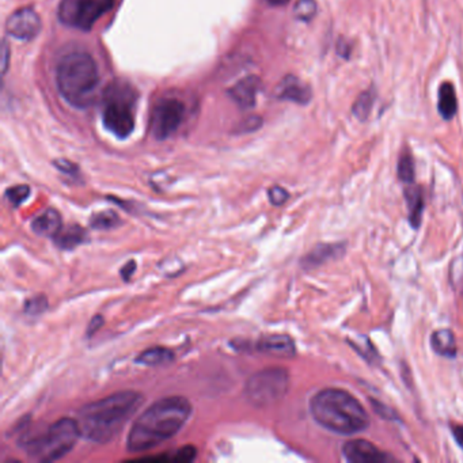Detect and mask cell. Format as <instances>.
<instances>
[{
    "mask_svg": "<svg viewBox=\"0 0 463 463\" xmlns=\"http://www.w3.org/2000/svg\"><path fill=\"white\" fill-rule=\"evenodd\" d=\"M257 349L266 355L279 357H292L296 353L294 340L287 334L265 336L257 342Z\"/></svg>",
    "mask_w": 463,
    "mask_h": 463,
    "instance_id": "4fadbf2b",
    "label": "cell"
},
{
    "mask_svg": "<svg viewBox=\"0 0 463 463\" xmlns=\"http://www.w3.org/2000/svg\"><path fill=\"white\" fill-rule=\"evenodd\" d=\"M63 228L61 216L56 209L49 208L31 221V229L39 237H55Z\"/></svg>",
    "mask_w": 463,
    "mask_h": 463,
    "instance_id": "9a60e30c",
    "label": "cell"
},
{
    "mask_svg": "<svg viewBox=\"0 0 463 463\" xmlns=\"http://www.w3.org/2000/svg\"><path fill=\"white\" fill-rule=\"evenodd\" d=\"M7 59H9V53H7V43L5 42V47H3V71L6 72V68H7Z\"/></svg>",
    "mask_w": 463,
    "mask_h": 463,
    "instance_id": "e575fe53",
    "label": "cell"
},
{
    "mask_svg": "<svg viewBox=\"0 0 463 463\" xmlns=\"http://www.w3.org/2000/svg\"><path fill=\"white\" fill-rule=\"evenodd\" d=\"M30 196V188L27 185H15L6 191V197L13 207H19L25 203Z\"/></svg>",
    "mask_w": 463,
    "mask_h": 463,
    "instance_id": "484cf974",
    "label": "cell"
},
{
    "mask_svg": "<svg viewBox=\"0 0 463 463\" xmlns=\"http://www.w3.org/2000/svg\"><path fill=\"white\" fill-rule=\"evenodd\" d=\"M79 436L82 435L78 421L60 419L49 425L42 433L21 439V442L29 456L41 462H53L68 454L75 447Z\"/></svg>",
    "mask_w": 463,
    "mask_h": 463,
    "instance_id": "5b68a950",
    "label": "cell"
},
{
    "mask_svg": "<svg viewBox=\"0 0 463 463\" xmlns=\"http://www.w3.org/2000/svg\"><path fill=\"white\" fill-rule=\"evenodd\" d=\"M41 18L33 7H23L11 14L6 23V31L19 41H30L39 34Z\"/></svg>",
    "mask_w": 463,
    "mask_h": 463,
    "instance_id": "30bf717a",
    "label": "cell"
},
{
    "mask_svg": "<svg viewBox=\"0 0 463 463\" xmlns=\"http://www.w3.org/2000/svg\"><path fill=\"white\" fill-rule=\"evenodd\" d=\"M431 345L433 351L440 356L454 357L456 355V342L454 333L450 329L436 330L431 337Z\"/></svg>",
    "mask_w": 463,
    "mask_h": 463,
    "instance_id": "d6986e66",
    "label": "cell"
},
{
    "mask_svg": "<svg viewBox=\"0 0 463 463\" xmlns=\"http://www.w3.org/2000/svg\"><path fill=\"white\" fill-rule=\"evenodd\" d=\"M374 101H375V91H374V88H369V90L361 92L359 96V98H357L355 104H353V106H352V113H353V116H355L357 120H360V121L367 120L368 116H369V113L373 110Z\"/></svg>",
    "mask_w": 463,
    "mask_h": 463,
    "instance_id": "7402d4cb",
    "label": "cell"
},
{
    "mask_svg": "<svg viewBox=\"0 0 463 463\" xmlns=\"http://www.w3.org/2000/svg\"><path fill=\"white\" fill-rule=\"evenodd\" d=\"M452 435L459 446L463 448V425H452Z\"/></svg>",
    "mask_w": 463,
    "mask_h": 463,
    "instance_id": "836d02e7",
    "label": "cell"
},
{
    "mask_svg": "<svg viewBox=\"0 0 463 463\" xmlns=\"http://www.w3.org/2000/svg\"><path fill=\"white\" fill-rule=\"evenodd\" d=\"M407 209H409V220L413 227H419L421 221V213L424 209V197L419 188H409L405 192Z\"/></svg>",
    "mask_w": 463,
    "mask_h": 463,
    "instance_id": "44dd1931",
    "label": "cell"
},
{
    "mask_svg": "<svg viewBox=\"0 0 463 463\" xmlns=\"http://www.w3.org/2000/svg\"><path fill=\"white\" fill-rule=\"evenodd\" d=\"M120 216L114 211H101L90 217V225L94 229H112L120 224Z\"/></svg>",
    "mask_w": 463,
    "mask_h": 463,
    "instance_id": "603a6c76",
    "label": "cell"
},
{
    "mask_svg": "<svg viewBox=\"0 0 463 463\" xmlns=\"http://www.w3.org/2000/svg\"><path fill=\"white\" fill-rule=\"evenodd\" d=\"M262 83L256 75L246 76L228 90V96L242 109H250L256 105L257 94L260 92Z\"/></svg>",
    "mask_w": 463,
    "mask_h": 463,
    "instance_id": "7c38bea8",
    "label": "cell"
},
{
    "mask_svg": "<svg viewBox=\"0 0 463 463\" xmlns=\"http://www.w3.org/2000/svg\"><path fill=\"white\" fill-rule=\"evenodd\" d=\"M102 325H104V318H102L101 315L94 316V318L91 319L88 328H87V336H88V337L94 336V334H96L97 332L102 328Z\"/></svg>",
    "mask_w": 463,
    "mask_h": 463,
    "instance_id": "4dcf8cb0",
    "label": "cell"
},
{
    "mask_svg": "<svg viewBox=\"0 0 463 463\" xmlns=\"http://www.w3.org/2000/svg\"><path fill=\"white\" fill-rule=\"evenodd\" d=\"M310 411L320 427L338 435L359 433L369 425V415L363 405L341 389L320 390L311 398Z\"/></svg>",
    "mask_w": 463,
    "mask_h": 463,
    "instance_id": "3957f363",
    "label": "cell"
},
{
    "mask_svg": "<svg viewBox=\"0 0 463 463\" xmlns=\"http://www.w3.org/2000/svg\"><path fill=\"white\" fill-rule=\"evenodd\" d=\"M47 308H48V299L45 298L43 295H37V296H33V298L26 300L25 314L30 316L41 315L42 312H45Z\"/></svg>",
    "mask_w": 463,
    "mask_h": 463,
    "instance_id": "4316f807",
    "label": "cell"
},
{
    "mask_svg": "<svg viewBox=\"0 0 463 463\" xmlns=\"http://www.w3.org/2000/svg\"><path fill=\"white\" fill-rule=\"evenodd\" d=\"M174 360V353L167 348L163 346H154L150 349H146L136 357V363L148 365V367H158V365H166Z\"/></svg>",
    "mask_w": 463,
    "mask_h": 463,
    "instance_id": "ffe728a7",
    "label": "cell"
},
{
    "mask_svg": "<svg viewBox=\"0 0 463 463\" xmlns=\"http://www.w3.org/2000/svg\"><path fill=\"white\" fill-rule=\"evenodd\" d=\"M113 6L114 0H64L60 7V18L67 25L87 31Z\"/></svg>",
    "mask_w": 463,
    "mask_h": 463,
    "instance_id": "ba28073f",
    "label": "cell"
},
{
    "mask_svg": "<svg viewBox=\"0 0 463 463\" xmlns=\"http://www.w3.org/2000/svg\"><path fill=\"white\" fill-rule=\"evenodd\" d=\"M56 83L68 104L75 108L90 106L100 84V74L96 60L87 52H71L57 64Z\"/></svg>",
    "mask_w": 463,
    "mask_h": 463,
    "instance_id": "277c9868",
    "label": "cell"
},
{
    "mask_svg": "<svg viewBox=\"0 0 463 463\" xmlns=\"http://www.w3.org/2000/svg\"><path fill=\"white\" fill-rule=\"evenodd\" d=\"M53 241L57 247L63 250H71L87 241L86 229L78 224H71L65 228H61L55 237Z\"/></svg>",
    "mask_w": 463,
    "mask_h": 463,
    "instance_id": "2e32d148",
    "label": "cell"
},
{
    "mask_svg": "<svg viewBox=\"0 0 463 463\" xmlns=\"http://www.w3.org/2000/svg\"><path fill=\"white\" fill-rule=\"evenodd\" d=\"M266 2H268L269 5H272V6H284V5H287L290 0H266Z\"/></svg>",
    "mask_w": 463,
    "mask_h": 463,
    "instance_id": "d590c367",
    "label": "cell"
},
{
    "mask_svg": "<svg viewBox=\"0 0 463 463\" xmlns=\"http://www.w3.org/2000/svg\"><path fill=\"white\" fill-rule=\"evenodd\" d=\"M133 90L126 84L116 83L105 92L102 118L109 132L117 137H128L134 128Z\"/></svg>",
    "mask_w": 463,
    "mask_h": 463,
    "instance_id": "8992f818",
    "label": "cell"
},
{
    "mask_svg": "<svg viewBox=\"0 0 463 463\" xmlns=\"http://www.w3.org/2000/svg\"><path fill=\"white\" fill-rule=\"evenodd\" d=\"M53 165L60 170L61 173L67 174V175H76L78 174V166L69 162L67 159H57L53 162Z\"/></svg>",
    "mask_w": 463,
    "mask_h": 463,
    "instance_id": "f546056e",
    "label": "cell"
},
{
    "mask_svg": "<svg viewBox=\"0 0 463 463\" xmlns=\"http://www.w3.org/2000/svg\"><path fill=\"white\" fill-rule=\"evenodd\" d=\"M342 452L346 460L353 463H386L393 460L389 455L367 440H351L344 444Z\"/></svg>",
    "mask_w": 463,
    "mask_h": 463,
    "instance_id": "8fae6325",
    "label": "cell"
},
{
    "mask_svg": "<svg viewBox=\"0 0 463 463\" xmlns=\"http://www.w3.org/2000/svg\"><path fill=\"white\" fill-rule=\"evenodd\" d=\"M398 177L402 182H409V183L414 179V162L409 152H405L399 158Z\"/></svg>",
    "mask_w": 463,
    "mask_h": 463,
    "instance_id": "d4e9b609",
    "label": "cell"
},
{
    "mask_svg": "<svg viewBox=\"0 0 463 463\" xmlns=\"http://www.w3.org/2000/svg\"><path fill=\"white\" fill-rule=\"evenodd\" d=\"M134 272H136V262L133 260H130L122 266L120 274H121V277L125 282H128V280H130V277H132Z\"/></svg>",
    "mask_w": 463,
    "mask_h": 463,
    "instance_id": "1f68e13d",
    "label": "cell"
},
{
    "mask_svg": "<svg viewBox=\"0 0 463 463\" xmlns=\"http://www.w3.org/2000/svg\"><path fill=\"white\" fill-rule=\"evenodd\" d=\"M192 414L185 397H166L138 415L126 439L129 452H144L175 436Z\"/></svg>",
    "mask_w": 463,
    "mask_h": 463,
    "instance_id": "6da1fadb",
    "label": "cell"
},
{
    "mask_svg": "<svg viewBox=\"0 0 463 463\" xmlns=\"http://www.w3.org/2000/svg\"><path fill=\"white\" fill-rule=\"evenodd\" d=\"M342 253H344V247L341 245H319L304 257L302 265L307 269L315 268L318 265L329 261L330 258L341 256Z\"/></svg>",
    "mask_w": 463,
    "mask_h": 463,
    "instance_id": "e0dca14e",
    "label": "cell"
},
{
    "mask_svg": "<svg viewBox=\"0 0 463 463\" xmlns=\"http://www.w3.org/2000/svg\"><path fill=\"white\" fill-rule=\"evenodd\" d=\"M316 14L315 0H298L294 7V15L302 22H310Z\"/></svg>",
    "mask_w": 463,
    "mask_h": 463,
    "instance_id": "cb8c5ba5",
    "label": "cell"
},
{
    "mask_svg": "<svg viewBox=\"0 0 463 463\" xmlns=\"http://www.w3.org/2000/svg\"><path fill=\"white\" fill-rule=\"evenodd\" d=\"M185 118V105L177 98H163L155 105L151 116L152 134L158 140L173 136Z\"/></svg>",
    "mask_w": 463,
    "mask_h": 463,
    "instance_id": "9c48e42d",
    "label": "cell"
},
{
    "mask_svg": "<svg viewBox=\"0 0 463 463\" xmlns=\"http://www.w3.org/2000/svg\"><path fill=\"white\" fill-rule=\"evenodd\" d=\"M277 97L283 101L306 105L311 101V90L307 84L300 82L296 76H287L277 87Z\"/></svg>",
    "mask_w": 463,
    "mask_h": 463,
    "instance_id": "5bb4252c",
    "label": "cell"
},
{
    "mask_svg": "<svg viewBox=\"0 0 463 463\" xmlns=\"http://www.w3.org/2000/svg\"><path fill=\"white\" fill-rule=\"evenodd\" d=\"M290 378L283 368H266L249 378L245 386L247 401L257 407L270 406L287 394Z\"/></svg>",
    "mask_w": 463,
    "mask_h": 463,
    "instance_id": "52a82bcc",
    "label": "cell"
},
{
    "mask_svg": "<svg viewBox=\"0 0 463 463\" xmlns=\"http://www.w3.org/2000/svg\"><path fill=\"white\" fill-rule=\"evenodd\" d=\"M197 455V450L193 446H185L174 451L169 458L170 462H192Z\"/></svg>",
    "mask_w": 463,
    "mask_h": 463,
    "instance_id": "83f0119b",
    "label": "cell"
},
{
    "mask_svg": "<svg viewBox=\"0 0 463 463\" xmlns=\"http://www.w3.org/2000/svg\"><path fill=\"white\" fill-rule=\"evenodd\" d=\"M269 200H270V203L273 205H283V204L286 203L290 195H288V192L282 187H273L269 189Z\"/></svg>",
    "mask_w": 463,
    "mask_h": 463,
    "instance_id": "f1b7e54d",
    "label": "cell"
},
{
    "mask_svg": "<svg viewBox=\"0 0 463 463\" xmlns=\"http://www.w3.org/2000/svg\"><path fill=\"white\" fill-rule=\"evenodd\" d=\"M143 403V395L125 390L94 401L78 411L82 437L92 443H108L116 436Z\"/></svg>",
    "mask_w": 463,
    "mask_h": 463,
    "instance_id": "7a4b0ae2",
    "label": "cell"
},
{
    "mask_svg": "<svg viewBox=\"0 0 463 463\" xmlns=\"http://www.w3.org/2000/svg\"><path fill=\"white\" fill-rule=\"evenodd\" d=\"M439 113L444 120H451L456 114L458 109V101L452 83L444 82L439 88Z\"/></svg>",
    "mask_w": 463,
    "mask_h": 463,
    "instance_id": "ac0fdd59",
    "label": "cell"
},
{
    "mask_svg": "<svg viewBox=\"0 0 463 463\" xmlns=\"http://www.w3.org/2000/svg\"><path fill=\"white\" fill-rule=\"evenodd\" d=\"M337 51H338V55H340V56L348 59V57H349V55H351L352 47L349 45V43H346L345 41L342 39V41H340V42H338Z\"/></svg>",
    "mask_w": 463,
    "mask_h": 463,
    "instance_id": "d6a6232c",
    "label": "cell"
}]
</instances>
